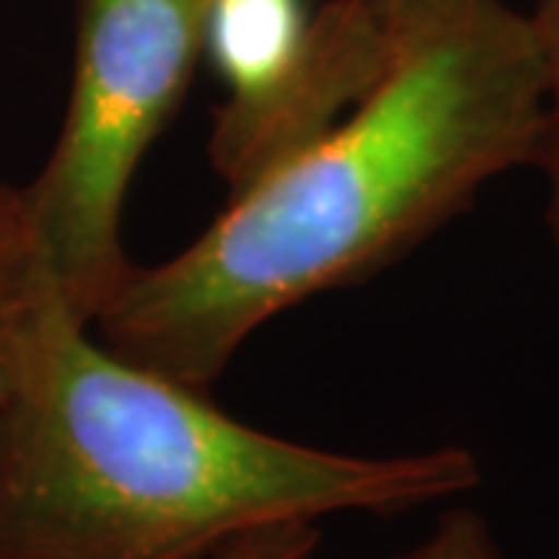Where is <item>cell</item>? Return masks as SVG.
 <instances>
[{
	"label": "cell",
	"mask_w": 559,
	"mask_h": 559,
	"mask_svg": "<svg viewBox=\"0 0 559 559\" xmlns=\"http://www.w3.org/2000/svg\"><path fill=\"white\" fill-rule=\"evenodd\" d=\"M540 134L528 13L507 0H385V57L352 109L237 190L175 259L134 264L91 330L209 392L267 320L380 274L485 183L535 165Z\"/></svg>",
	"instance_id": "6da1fadb"
},
{
	"label": "cell",
	"mask_w": 559,
	"mask_h": 559,
	"mask_svg": "<svg viewBox=\"0 0 559 559\" xmlns=\"http://www.w3.org/2000/svg\"><path fill=\"white\" fill-rule=\"evenodd\" d=\"M318 544V522H293L255 532L212 559H314Z\"/></svg>",
	"instance_id": "ba28073f"
},
{
	"label": "cell",
	"mask_w": 559,
	"mask_h": 559,
	"mask_svg": "<svg viewBox=\"0 0 559 559\" xmlns=\"http://www.w3.org/2000/svg\"><path fill=\"white\" fill-rule=\"evenodd\" d=\"M205 50L227 87L209 159L237 193L340 121L385 57V0H212Z\"/></svg>",
	"instance_id": "277c9868"
},
{
	"label": "cell",
	"mask_w": 559,
	"mask_h": 559,
	"mask_svg": "<svg viewBox=\"0 0 559 559\" xmlns=\"http://www.w3.org/2000/svg\"><path fill=\"white\" fill-rule=\"evenodd\" d=\"M399 559H503L491 525L469 507H451L414 550Z\"/></svg>",
	"instance_id": "52a82bcc"
},
{
	"label": "cell",
	"mask_w": 559,
	"mask_h": 559,
	"mask_svg": "<svg viewBox=\"0 0 559 559\" xmlns=\"http://www.w3.org/2000/svg\"><path fill=\"white\" fill-rule=\"evenodd\" d=\"M209 7L212 0H81L60 138L20 193L50 277L87 326L134 267L121 246L124 200L193 84Z\"/></svg>",
	"instance_id": "3957f363"
},
{
	"label": "cell",
	"mask_w": 559,
	"mask_h": 559,
	"mask_svg": "<svg viewBox=\"0 0 559 559\" xmlns=\"http://www.w3.org/2000/svg\"><path fill=\"white\" fill-rule=\"evenodd\" d=\"M53 277L25 218L20 187L0 183V395L13 380L22 345Z\"/></svg>",
	"instance_id": "5b68a950"
},
{
	"label": "cell",
	"mask_w": 559,
	"mask_h": 559,
	"mask_svg": "<svg viewBox=\"0 0 559 559\" xmlns=\"http://www.w3.org/2000/svg\"><path fill=\"white\" fill-rule=\"evenodd\" d=\"M205 395L106 348L53 283L0 395V559H212L264 528L395 516L481 479L466 448L323 451Z\"/></svg>",
	"instance_id": "7a4b0ae2"
},
{
	"label": "cell",
	"mask_w": 559,
	"mask_h": 559,
	"mask_svg": "<svg viewBox=\"0 0 559 559\" xmlns=\"http://www.w3.org/2000/svg\"><path fill=\"white\" fill-rule=\"evenodd\" d=\"M544 60V134H540L538 168H544L550 183L547 227L559 255V0H538L528 13Z\"/></svg>",
	"instance_id": "8992f818"
}]
</instances>
